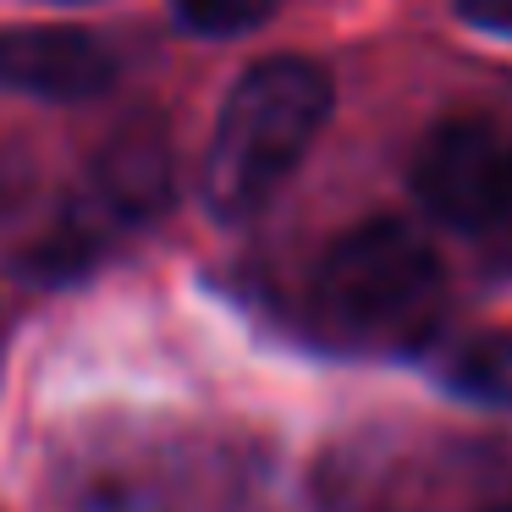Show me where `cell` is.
I'll return each instance as SVG.
<instances>
[{
	"instance_id": "8992f818",
	"label": "cell",
	"mask_w": 512,
	"mask_h": 512,
	"mask_svg": "<svg viewBox=\"0 0 512 512\" xmlns=\"http://www.w3.org/2000/svg\"><path fill=\"white\" fill-rule=\"evenodd\" d=\"M446 386L457 397L512 408V331H485L474 342H463L446 364Z\"/></svg>"
},
{
	"instance_id": "277c9868",
	"label": "cell",
	"mask_w": 512,
	"mask_h": 512,
	"mask_svg": "<svg viewBox=\"0 0 512 512\" xmlns=\"http://www.w3.org/2000/svg\"><path fill=\"white\" fill-rule=\"evenodd\" d=\"M116 83V56L89 28H0V89L34 100H94Z\"/></svg>"
},
{
	"instance_id": "ba28073f",
	"label": "cell",
	"mask_w": 512,
	"mask_h": 512,
	"mask_svg": "<svg viewBox=\"0 0 512 512\" xmlns=\"http://www.w3.org/2000/svg\"><path fill=\"white\" fill-rule=\"evenodd\" d=\"M78 512H171L166 501L155 496V490H144V485H100V490H89V496L78 501Z\"/></svg>"
},
{
	"instance_id": "5b68a950",
	"label": "cell",
	"mask_w": 512,
	"mask_h": 512,
	"mask_svg": "<svg viewBox=\"0 0 512 512\" xmlns=\"http://www.w3.org/2000/svg\"><path fill=\"white\" fill-rule=\"evenodd\" d=\"M171 138L166 122L133 116L94 160V188L116 221H149L171 204Z\"/></svg>"
},
{
	"instance_id": "6da1fadb",
	"label": "cell",
	"mask_w": 512,
	"mask_h": 512,
	"mask_svg": "<svg viewBox=\"0 0 512 512\" xmlns=\"http://www.w3.org/2000/svg\"><path fill=\"white\" fill-rule=\"evenodd\" d=\"M331 116V78L309 61H259L226 94L204 155V199L221 221L254 215L298 171Z\"/></svg>"
},
{
	"instance_id": "52a82bcc",
	"label": "cell",
	"mask_w": 512,
	"mask_h": 512,
	"mask_svg": "<svg viewBox=\"0 0 512 512\" xmlns=\"http://www.w3.org/2000/svg\"><path fill=\"white\" fill-rule=\"evenodd\" d=\"M281 12V0H177V17L193 28V34L210 39H232L248 34V28L270 23Z\"/></svg>"
},
{
	"instance_id": "3957f363",
	"label": "cell",
	"mask_w": 512,
	"mask_h": 512,
	"mask_svg": "<svg viewBox=\"0 0 512 512\" xmlns=\"http://www.w3.org/2000/svg\"><path fill=\"white\" fill-rule=\"evenodd\" d=\"M413 199L468 237L512 243V127L496 116H452L413 155Z\"/></svg>"
},
{
	"instance_id": "30bf717a",
	"label": "cell",
	"mask_w": 512,
	"mask_h": 512,
	"mask_svg": "<svg viewBox=\"0 0 512 512\" xmlns=\"http://www.w3.org/2000/svg\"><path fill=\"white\" fill-rule=\"evenodd\" d=\"M496 512H512V507H496Z\"/></svg>"
},
{
	"instance_id": "9c48e42d",
	"label": "cell",
	"mask_w": 512,
	"mask_h": 512,
	"mask_svg": "<svg viewBox=\"0 0 512 512\" xmlns=\"http://www.w3.org/2000/svg\"><path fill=\"white\" fill-rule=\"evenodd\" d=\"M457 17L496 39H512V0H457Z\"/></svg>"
},
{
	"instance_id": "7a4b0ae2",
	"label": "cell",
	"mask_w": 512,
	"mask_h": 512,
	"mask_svg": "<svg viewBox=\"0 0 512 512\" xmlns=\"http://www.w3.org/2000/svg\"><path fill=\"white\" fill-rule=\"evenodd\" d=\"M314 309L364 347H413L441 325L446 270L424 232L402 221H358L314 270Z\"/></svg>"
}]
</instances>
